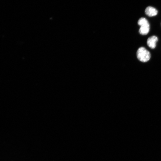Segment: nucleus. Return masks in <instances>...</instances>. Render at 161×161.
I'll return each mask as SVG.
<instances>
[{
  "label": "nucleus",
  "instance_id": "obj_1",
  "mask_svg": "<svg viewBox=\"0 0 161 161\" xmlns=\"http://www.w3.org/2000/svg\"><path fill=\"white\" fill-rule=\"evenodd\" d=\"M137 56L139 60L145 62L150 59L151 58V55L145 48L141 47L138 49L137 52Z\"/></svg>",
  "mask_w": 161,
  "mask_h": 161
},
{
  "label": "nucleus",
  "instance_id": "obj_2",
  "mask_svg": "<svg viewBox=\"0 0 161 161\" xmlns=\"http://www.w3.org/2000/svg\"><path fill=\"white\" fill-rule=\"evenodd\" d=\"M138 24L141 26L139 30V33L142 35H147L150 30V26L147 20L144 18H141L139 19Z\"/></svg>",
  "mask_w": 161,
  "mask_h": 161
},
{
  "label": "nucleus",
  "instance_id": "obj_3",
  "mask_svg": "<svg viewBox=\"0 0 161 161\" xmlns=\"http://www.w3.org/2000/svg\"><path fill=\"white\" fill-rule=\"evenodd\" d=\"M158 37L155 36L149 37L147 40V45L150 48L154 49L156 46V42L158 41Z\"/></svg>",
  "mask_w": 161,
  "mask_h": 161
},
{
  "label": "nucleus",
  "instance_id": "obj_4",
  "mask_svg": "<svg viewBox=\"0 0 161 161\" xmlns=\"http://www.w3.org/2000/svg\"><path fill=\"white\" fill-rule=\"evenodd\" d=\"M146 15L150 17L155 16L158 14V10L154 8L149 6L146 8L145 10Z\"/></svg>",
  "mask_w": 161,
  "mask_h": 161
}]
</instances>
